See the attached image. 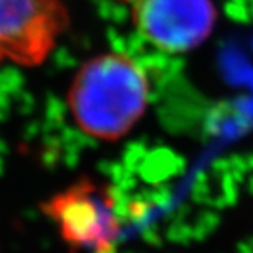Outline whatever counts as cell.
<instances>
[{"instance_id": "6da1fadb", "label": "cell", "mask_w": 253, "mask_h": 253, "mask_svg": "<svg viewBox=\"0 0 253 253\" xmlns=\"http://www.w3.org/2000/svg\"><path fill=\"white\" fill-rule=\"evenodd\" d=\"M150 101L147 72L131 57L107 52L87 60L67 90L69 112L87 136L116 142L143 118Z\"/></svg>"}, {"instance_id": "7a4b0ae2", "label": "cell", "mask_w": 253, "mask_h": 253, "mask_svg": "<svg viewBox=\"0 0 253 253\" xmlns=\"http://www.w3.org/2000/svg\"><path fill=\"white\" fill-rule=\"evenodd\" d=\"M72 253H113L122 223L112 188L80 178L40 205Z\"/></svg>"}, {"instance_id": "3957f363", "label": "cell", "mask_w": 253, "mask_h": 253, "mask_svg": "<svg viewBox=\"0 0 253 253\" xmlns=\"http://www.w3.org/2000/svg\"><path fill=\"white\" fill-rule=\"evenodd\" d=\"M69 22L60 0H0V64L40 66Z\"/></svg>"}, {"instance_id": "277c9868", "label": "cell", "mask_w": 253, "mask_h": 253, "mask_svg": "<svg viewBox=\"0 0 253 253\" xmlns=\"http://www.w3.org/2000/svg\"><path fill=\"white\" fill-rule=\"evenodd\" d=\"M136 29L156 47L183 53L200 46L213 29L212 0H133Z\"/></svg>"}, {"instance_id": "5b68a950", "label": "cell", "mask_w": 253, "mask_h": 253, "mask_svg": "<svg viewBox=\"0 0 253 253\" xmlns=\"http://www.w3.org/2000/svg\"><path fill=\"white\" fill-rule=\"evenodd\" d=\"M118 2H128V3H131L133 0H118Z\"/></svg>"}]
</instances>
